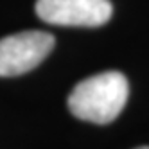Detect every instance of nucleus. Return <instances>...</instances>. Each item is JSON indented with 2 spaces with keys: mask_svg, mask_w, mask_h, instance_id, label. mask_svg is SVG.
<instances>
[{
  "mask_svg": "<svg viewBox=\"0 0 149 149\" xmlns=\"http://www.w3.org/2000/svg\"><path fill=\"white\" fill-rule=\"evenodd\" d=\"M130 95V84L117 70L101 72L79 81L68 95V110L74 117L93 124H110L120 115Z\"/></svg>",
  "mask_w": 149,
  "mask_h": 149,
  "instance_id": "nucleus-1",
  "label": "nucleus"
},
{
  "mask_svg": "<svg viewBox=\"0 0 149 149\" xmlns=\"http://www.w3.org/2000/svg\"><path fill=\"white\" fill-rule=\"evenodd\" d=\"M54 49L45 31H24L0 40V77H15L36 68Z\"/></svg>",
  "mask_w": 149,
  "mask_h": 149,
  "instance_id": "nucleus-2",
  "label": "nucleus"
},
{
  "mask_svg": "<svg viewBox=\"0 0 149 149\" xmlns=\"http://www.w3.org/2000/svg\"><path fill=\"white\" fill-rule=\"evenodd\" d=\"M34 9L43 22L67 27H99L113 15L110 0H36Z\"/></svg>",
  "mask_w": 149,
  "mask_h": 149,
  "instance_id": "nucleus-3",
  "label": "nucleus"
},
{
  "mask_svg": "<svg viewBox=\"0 0 149 149\" xmlns=\"http://www.w3.org/2000/svg\"><path fill=\"white\" fill-rule=\"evenodd\" d=\"M136 149H149V146H142V147H136Z\"/></svg>",
  "mask_w": 149,
  "mask_h": 149,
  "instance_id": "nucleus-4",
  "label": "nucleus"
}]
</instances>
